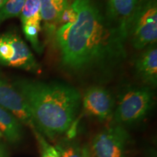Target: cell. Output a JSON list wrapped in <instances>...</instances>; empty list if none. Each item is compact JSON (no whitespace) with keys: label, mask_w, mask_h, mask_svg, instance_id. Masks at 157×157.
<instances>
[{"label":"cell","mask_w":157,"mask_h":157,"mask_svg":"<svg viewBox=\"0 0 157 157\" xmlns=\"http://www.w3.org/2000/svg\"><path fill=\"white\" fill-rule=\"evenodd\" d=\"M139 0H111L108 2L107 17L119 28L125 39Z\"/></svg>","instance_id":"obj_9"},{"label":"cell","mask_w":157,"mask_h":157,"mask_svg":"<svg viewBox=\"0 0 157 157\" xmlns=\"http://www.w3.org/2000/svg\"><path fill=\"white\" fill-rule=\"evenodd\" d=\"M0 64L34 72L39 69L28 45L21 36L10 32L0 35Z\"/></svg>","instance_id":"obj_5"},{"label":"cell","mask_w":157,"mask_h":157,"mask_svg":"<svg viewBox=\"0 0 157 157\" xmlns=\"http://www.w3.org/2000/svg\"><path fill=\"white\" fill-rule=\"evenodd\" d=\"M13 85L30 110L39 132L53 138L71 126L81 103V94L72 86L58 82L19 79Z\"/></svg>","instance_id":"obj_2"},{"label":"cell","mask_w":157,"mask_h":157,"mask_svg":"<svg viewBox=\"0 0 157 157\" xmlns=\"http://www.w3.org/2000/svg\"><path fill=\"white\" fill-rule=\"evenodd\" d=\"M154 104L150 87H131L119 97L113 118L118 124H132L143 120Z\"/></svg>","instance_id":"obj_3"},{"label":"cell","mask_w":157,"mask_h":157,"mask_svg":"<svg viewBox=\"0 0 157 157\" xmlns=\"http://www.w3.org/2000/svg\"><path fill=\"white\" fill-rule=\"evenodd\" d=\"M41 148V157H58L59 153L56 147L49 144L38 131H34Z\"/></svg>","instance_id":"obj_17"},{"label":"cell","mask_w":157,"mask_h":157,"mask_svg":"<svg viewBox=\"0 0 157 157\" xmlns=\"http://www.w3.org/2000/svg\"><path fill=\"white\" fill-rule=\"evenodd\" d=\"M7 1H8V0H2V5H1V7H0V8H1V7H2V6L5 5V4L7 2Z\"/></svg>","instance_id":"obj_21"},{"label":"cell","mask_w":157,"mask_h":157,"mask_svg":"<svg viewBox=\"0 0 157 157\" xmlns=\"http://www.w3.org/2000/svg\"><path fill=\"white\" fill-rule=\"evenodd\" d=\"M0 131L10 142L16 143L22 137L21 123L0 105Z\"/></svg>","instance_id":"obj_12"},{"label":"cell","mask_w":157,"mask_h":157,"mask_svg":"<svg viewBox=\"0 0 157 157\" xmlns=\"http://www.w3.org/2000/svg\"><path fill=\"white\" fill-rule=\"evenodd\" d=\"M128 36L137 50L156 44V0H139L129 23Z\"/></svg>","instance_id":"obj_4"},{"label":"cell","mask_w":157,"mask_h":157,"mask_svg":"<svg viewBox=\"0 0 157 157\" xmlns=\"http://www.w3.org/2000/svg\"><path fill=\"white\" fill-rule=\"evenodd\" d=\"M40 13L45 30L49 36H53L63 11L69 6L68 0H40Z\"/></svg>","instance_id":"obj_11"},{"label":"cell","mask_w":157,"mask_h":157,"mask_svg":"<svg viewBox=\"0 0 157 157\" xmlns=\"http://www.w3.org/2000/svg\"><path fill=\"white\" fill-rule=\"evenodd\" d=\"M3 136V135H2V133L1 132V131H0V137H2Z\"/></svg>","instance_id":"obj_22"},{"label":"cell","mask_w":157,"mask_h":157,"mask_svg":"<svg viewBox=\"0 0 157 157\" xmlns=\"http://www.w3.org/2000/svg\"><path fill=\"white\" fill-rule=\"evenodd\" d=\"M40 8V0H25L22 10L20 14L22 25L29 21L42 22Z\"/></svg>","instance_id":"obj_13"},{"label":"cell","mask_w":157,"mask_h":157,"mask_svg":"<svg viewBox=\"0 0 157 157\" xmlns=\"http://www.w3.org/2000/svg\"><path fill=\"white\" fill-rule=\"evenodd\" d=\"M84 157H94L92 154L91 151H90V149L88 147L85 146L84 147Z\"/></svg>","instance_id":"obj_20"},{"label":"cell","mask_w":157,"mask_h":157,"mask_svg":"<svg viewBox=\"0 0 157 157\" xmlns=\"http://www.w3.org/2000/svg\"><path fill=\"white\" fill-rule=\"evenodd\" d=\"M135 70L139 78L148 85L157 84V48L156 44L147 47L135 61Z\"/></svg>","instance_id":"obj_10"},{"label":"cell","mask_w":157,"mask_h":157,"mask_svg":"<svg viewBox=\"0 0 157 157\" xmlns=\"http://www.w3.org/2000/svg\"><path fill=\"white\" fill-rule=\"evenodd\" d=\"M58 157H62V156H60V154H59V156H58Z\"/></svg>","instance_id":"obj_24"},{"label":"cell","mask_w":157,"mask_h":157,"mask_svg":"<svg viewBox=\"0 0 157 157\" xmlns=\"http://www.w3.org/2000/svg\"><path fill=\"white\" fill-rule=\"evenodd\" d=\"M76 17H77L76 10L73 7V5H71L62 13L60 19V23H59V26L68 23L74 22L76 20Z\"/></svg>","instance_id":"obj_18"},{"label":"cell","mask_w":157,"mask_h":157,"mask_svg":"<svg viewBox=\"0 0 157 157\" xmlns=\"http://www.w3.org/2000/svg\"><path fill=\"white\" fill-rule=\"evenodd\" d=\"M0 157H7L6 149L2 143H0Z\"/></svg>","instance_id":"obj_19"},{"label":"cell","mask_w":157,"mask_h":157,"mask_svg":"<svg viewBox=\"0 0 157 157\" xmlns=\"http://www.w3.org/2000/svg\"><path fill=\"white\" fill-rule=\"evenodd\" d=\"M71 5L76 20L59 26L54 34L64 68L84 72L109 67L125 56L126 39L93 0H74Z\"/></svg>","instance_id":"obj_1"},{"label":"cell","mask_w":157,"mask_h":157,"mask_svg":"<svg viewBox=\"0 0 157 157\" xmlns=\"http://www.w3.org/2000/svg\"><path fill=\"white\" fill-rule=\"evenodd\" d=\"M129 135L121 125L102 131L94 137L90 151L94 157H125Z\"/></svg>","instance_id":"obj_6"},{"label":"cell","mask_w":157,"mask_h":157,"mask_svg":"<svg viewBox=\"0 0 157 157\" xmlns=\"http://www.w3.org/2000/svg\"><path fill=\"white\" fill-rule=\"evenodd\" d=\"M25 38L29 41L36 52H42V48L39 40V34L41 31V23L29 21L22 25Z\"/></svg>","instance_id":"obj_14"},{"label":"cell","mask_w":157,"mask_h":157,"mask_svg":"<svg viewBox=\"0 0 157 157\" xmlns=\"http://www.w3.org/2000/svg\"><path fill=\"white\" fill-rule=\"evenodd\" d=\"M56 148L62 157H84V147L81 148L74 143H67L58 145Z\"/></svg>","instance_id":"obj_16"},{"label":"cell","mask_w":157,"mask_h":157,"mask_svg":"<svg viewBox=\"0 0 157 157\" xmlns=\"http://www.w3.org/2000/svg\"><path fill=\"white\" fill-rule=\"evenodd\" d=\"M2 0H0V7H1L2 5Z\"/></svg>","instance_id":"obj_23"},{"label":"cell","mask_w":157,"mask_h":157,"mask_svg":"<svg viewBox=\"0 0 157 157\" xmlns=\"http://www.w3.org/2000/svg\"><path fill=\"white\" fill-rule=\"evenodd\" d=\"M0 105L12 113L21 124L37 131L24 98L13 84L0 76Z\"/></svg>","instance_id":"obj_7"},{"label":"cell","mask_w":157,"mask_h":157,"mask_svg":"<svg viewBox=\"0 0 157 157\" xmlns=\"http://www.w3.org/2000/svg\"><path fill=\"white\" fill-rule=\"evenodd\" d=\"M82 103L86 112L100 120H106L113 115V98L103 87L89 88L84 93Z\"/></svg>","instance_id":"obj_8"},{"label":"cell","mask_w":157,"mask_h":157,"mask_svg":"<svg viewBox=\"0 0 157 157\" xmlns=\"http://www.w3.org/2000/svg\"><path fill=\"white\" fill-rule=\"evenodd\" d=\"M25 0H8L0 8V23L6 20L19 16Z\"/></svg>","instance_id":"obj_15"},{"label":"cell","mask_w":157,"mask_h":157,"mask_svg":"<svg viewBox=\"0 0 157 157\" xmlns=\"http://www.w3.org/2000/svg\"><path fill=\"white\" fill-rule=\"evenodd\" d=\"M109 1H111V0H108V2H109Z\"/></svg>","instance_id":"obj_25"}]
</instances>
